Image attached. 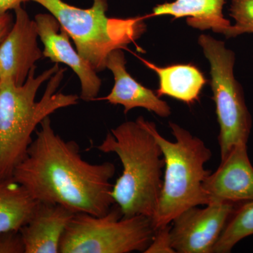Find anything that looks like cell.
<instances>
[{
  "instance_id": "cell-7",
  "label": "cell",
  "mask_w": 253,
  "mask_h": 253,
  "mask_svg": "<svg viewBox=\"0 0 253 253\" xmlns=\"http://www.w3.org/2000/svg\"><path fill=\"white\" fill-rule=\"evenodd\" d=\"M198 42L211 66V84L219 126L218 141L222 161L236 145L248 144L252 118L242 86L234 77L235 53L227 49L224 42L209 35H201Z\"/></svg>"
},
{
  "instance_id": "cell-2",
  "label": "cell",
  "mask_w": 253,
  "mask_h": 253,
  "mask_svg": "<svg viewBox=\"0 0 253 253\" xmlns=\"http://www.w3.org/2000/svg\"><path fill=\"white\" fill-rule=\"evenodd\" d=\"M33 68L22 85L0 80V178L11 179L26 156L32 134L55 111L78 104L76 94L56 92L65 71L59 63L35 76Z\"/></svg>"
},
{
  "instance_id": "cell-1",
  "label": "cell",
  "mask_w": 253,
  "mask_h": 253,
  "mask_svg": "<svg viewBox=\"0 0 253 253\" xmlns=\"http://www.w3.org/2000/svg\"><path fill=\"white\" fill-rule=\"evenodd\" d=\"M41 126L12 179L38 202L60 205L74 213L102 216L109 212L116 204L111 181L115 165L84 161L79 145L56 134L49 117Z\"/></svg>"
},
{
  "instance_id": "cell-22",
  "label": "cell",
  "mask_w": 253,
  "mask_h": 253,
  "mask_svg": "<svg viewBox=\"0 0 253 253\" xmlns=\"http://www.w3.org/2000/svg\"><path fill=\"white\" fill-rule=\"evenodd\" d=\"M31 0H0V13L9 12Z\"/></svg>"
},
{
  "instance_id": "cell-13",
  "label": "cell",
  "mask_w": 253,
  "mask_h": 253,
  "mask_svg": "<svg viewBox=\"0 0 253 253\" xmlns=\"http://www.w3.org/2000/svg\"><path fill=\"white\" fill-rule=\"evenodd\" d=\"M75 213L57 204L38 202L28 222L19 229L25 253H58L66 226Z\"/></svg>"
},
{
  "instance_id": "cell-12",
  "label": "cell",
  "mask_w": 253,
  "mask_h": 253,
  "mask_svg": "<svg viewBox=\"0 0 253 253\" xmlns=\"http://www.w3.org/2000/svg\"><path fill=\"white\" fill-rule=\"evenodd\" d=\"M126 61L123 50L116 49L110 53L106 67L114 76L112 90L103 100L113 105H121L125 114L136 108H143L154 112L160 117L170 116L171 109L166 101L160 99L156 92L143 86L126 70Z\"/></svg>"
},
{
  "instance_id": "cell-14",
  "label": "cell",
  "mask_w": 253,
  "mask_h": 253,
  "mask_svg": "<svg viewBox=\"0 0 253 253\" xmlns=\"http://www.w3.org/2000/svg\"><path fill=\"white\" fill-rule=\"evenodd\" d=\"M226 0H175L156 5L149 17L169 15L177 18H186L191 27L225 35L231 27L229 20L224 18L223 8Z\"/></svg>"
},
{
  "instance_id": "cell-19",
  "label": "cell",
  "mask_w": 253,
  "mask_h": 253,
  "mask_svg": "<svg viewBox=\"0 0 253 253\" xmlns=\"http://www.w3.org/2000/svg\"><path fill=\"white\" fill-rule=\"evenodd\" d=\"M170 229L169 224L156 229L152 241L144 253H175L172 246Z\"/></svg>"
},
{
  "instance_id": "cell-8",
  "label": "cell",
  "mask_w": 253,
  "mask_h": 253,
  "mask_svg": "<svg viewBox=\"0 0 253 253\" xmlns=\"http://www.w3.org/2000/svg\"><path fill=\"white\" fill-rule=\"evenodd\" d=\"M236 204L212 202L204 208H190L173 219L172 246L178 253H213V249Z\"/></svg>"
},
{
  "instance_id": "cell-20",
  "label": "cell",
  "mask_w": 253,
  "mask_h": 253,
  "mask_svg": "<svg viewBox=\"0 0 253 253\" xmlns=\"http://www.w3.org/2000/svg\"><path fill=\"white\" fill-rule=\"evenodd\" d=\"M0 253H25V246L19 230L0 234Z\"/></svg>"
},
{
  "instance_id": "cell-4",
  "label": "cell",
  "mask_w": 253,
  "mask_h": 253,
  "mask_svg": "<svg viewBox=\"0 0 253 253\" xmlns=\"http://www.w3.org/2000/svg\"><path fill=\"white\" fill-rule=\"evenodd\" d=\"M154 136L165 160L163 187L151 218L155 229L168 225L180 213L190 208L209 204L204 183L211 171L205 165L212 152L204 141L176 123L169 126L175 141L163 137L156 124L142 116L136 120Z\"/></svg>"
},
{
  "instance_id": "cell-15",
  "label": "cell",
  "mask_w": 253,
  "mask_h": 253,
  "mask_svg": "<svg viewBox=\"0 0 253 253\" xmlns=\"http://www.w3.org/2000/svg\"><path fill=\"white\" fill-rule=\"evenodd\" d=\"M141 60L159 78V88L156 91L159 97L169 96L189 105L199 100L200 94L207 83L199 68L191 63L161 67L146 60Z\"/></svg>"
},
{
  "instance_id": "cell-10",
  "label": "cell",
  "mask_w": 253,
  "mask_h": 253,
  "mask_svg": "<svg viewBox=\"0 0 253 253\" xmlns=\"http://www.w3.org/2000/svg\"><path fill=\"white\" fill-rule=\"evenodd\" d=\"M35 21L40 39L44 46L43 56L55 63L69 66L81 81V99L86 101L95 100L101 89V80L71 45L67 32L50 13L37 14Z\"/></svg>"
},
{
  "instance_id": "cell-18",
  "label": "cell",
  "mask_w": 253,
  "mask_h": 253,
  "mask_svg": "<svg viewBox=\"0 0 253 253\" xmlns=\"http://www.w3.org/2000/svg\"><path fill=\"white\" fill-rule=\"evenodd\" d=\"M229 15L235 21L225 34L234 38L244 33H253V0H231Z\"/></svg>"
},
{
  "instance_id": "cell-21",
  "label": "cell",
  "mask_w": 253,
  "mask_h": 253,
  "mask_svg": "<svg viewBox=\"0 0 253 253\" xmlns=\"http://www.w3.org/2000/svg\"><path fill=\"white\" fill-rule=\"evenodd\" d=\"M14 18L9 12L0 13V44L14 24Z\"/></svg>"
},
{
  "instance_id": "cell-6",
  "label": "cell",
  "mask_w": 253,
  "mask_h": 253,
  "mask_svg": "<svg viewBox=\"0 0 253 253\" xmlns=\"http://www.w3.org/2000/svg\"><path fill=\"white\" fill-rule=\"evenodd\" d=\"M151 217H123L115 204L102 216L75 213L60 243L61 253H144L154 237Z\"/></svg>"
},
{
  "instance_id": "cell-11",
  "label": "cell",
  "mask_w": 253,
  "mask_h": 253,
  "mask_svg": "<svg viewBox=\"0 0 253 253\" xmlns=\"http://www.w3.org/2000/svg\"><path fill=\"white\" fill-rule=\"evenodd\" d=\"M210 203L244 204L253 201V167L247 144L236 145L204 183ZM209 203V204H210Z\"/></svg>"
},
{
  "instance_id": "cell-17",
  "label": "cell",
  "mask_w": 253,
  "mask_h": 253,
  "mask_svg": "<svg viewBox=\"0 0 253 253\" xmlns=\"http://www.w3.org/2000/svg\"><path fill=\"white\" fill-rule=\"evenodd\" d=\"M251 235H253V201L236 208L218 239L213 253H230L239 241Z\"/></svg>"
},
{
  "instance_id": "cell-16",
  "label": "cell",
  "mask_w": 253,
  "mask_h": 253,
  "mask_svg": "<svg viewBox=\"0 0 253 253\" xmlns=\"http://www.w3.org/2000/svg\"><path fill=\"white\" fill-rule=\"evenodd\" d=\"M37 204L12 178H0V234L19 230L29 220Z\"/></svg>"
},
{
  "instance_id": "cell-9",
  "label": "cell",
  "mask_w": 253,
  "mask_h": 253,
  "mask_svg": "<svg viewBox=\"0 0 253 253\" xmlns=\"http://www.w3.org/2000/svg\"><path fill=\"white\" fill-rule=\"evenodd\" d=\"M14 11V24L0 44V80H11L22 85L43 53L38 46L35 19L21 6Z\"/></svg>"
},
{
  "instance_id": "cell-5",
  "label": "cell",
  "mask_w": 253,
  "mask_h": 253,
  "mask_svg": "<svg viewBox=\"0 0 253 253\" xmlns=\"http://www.w3.org/2000/svg\"><path fill=\"white\" fill-rule=\"evenodd\" d=\"M47 10L59 21L76 50L96 73L106 69L110 53L123 49L146 31L143 17L109 18L107 0H94L88 9H81L63 0H31Z\"/></svg>"
},
{
  "instance_id": "cell-3",
  "label": "cell",
  "mask_w": 253,
  "mask_h": 253,
  "mask_svg": "<svg viewBox=\"0 0 253 253\" xmlns=\"http://www.w3.org/2000/svg\"><path fill=\"white\" fill-rule=\"evenodd\" d=\"M97 149L117 155L123 172L111 195L123 217L152 218L163 187L165 160L153 134L137 121H126L111 129Z\"/></svg>"
}]
</instances>
